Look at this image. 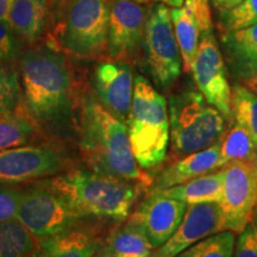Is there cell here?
Wrapping results in <instances>:
<instances>
[{
  "mask_svg": "<svg viewBox=\"0 0 257 257\" xmlns=\"http://www.w3.org/2000/svg\"><path fill=\"white\" fill-rule=\"evenodd\" d=\"M17 64L24 113L42 133L66 135L74 123L75 92L63 54L34 46L22 53Z\"/></svg>",
  "mask_w": 257,
  "mask_h": 257,
  "instance_id": "1",
  "label": "cell"
},
{
  "mask_svg": "<svg viewBox=\"0 0 257 257\" xmlns=\"http://www.w3.org/2000/svg\"><path fill=\"white\" fill-rule=\"evenodd\" d=\"M79 149L88 168L100 174L152 186L153 179L137 165L124 121L106 110L94 94L76 95Z\"/></svg>",
  "mask_w": 257,
  "mask_h": 257,
  "instance_id": "2",
  "label": "cell"
},
{
  "mask_svg": "<svg viewBox=\"0 0 257 257\" xmlns=\"http://www.w3.org/2000/svg\"><path fill=\"white\" fill-rule=\"evenodd\" d=\"M42 184L59 193L83 218L117 221L130 216L146 188L138 182L80 169L51 176Z\"/></svg>",
  "mask_w": 257,
  "mask_h": 257,
  "instance_id": "3",
  "label": "cell"
},
{
  "mask_svg": "<svg viewBox=\"0 0 257 257\" xmlns=\"http://www.w3.org/2000/svg\"><path fill=\"white\" fill-rule=\"evenodd\" d=\"M131 148L141 169L159 167L169 146V114L166 98L149 80L135 78L133 102L126 119Z\"/></svg>",
  "mask_w": 257,
  "mask_h": 257,
  "instance_id": "4",
  "label": "cell"
},
{
  "mask_svg": "<svg viewBox=\"0 0 257 257\" xmlns=\"http://www.w3.org/2000/svg\"><path fill=\"white\" fill-rule=\"evenodd\" d=\"M111 0H66L50 29L63 53L79 60L107 56Z\"/></svg>",
  "mask_w": 257,
  "mask_h": 257,
  "instance_id": "5",
  "label": "cell"
},
{
  "mask_svg": "<svg viewBox=\"0 0 257 257\" xmlns=\"http://www.w3.org/2000/svg\"><path fill=\"white\" fill-rule=\"evenodd\" d=\"M168 114L169 141L179 159L220 144L226 134V117L194 89L170 95Z\"/></svg>",
  "mask_w": 257,
  "mask_h": 257,
  "instance_id": "6",
  "label": "cell"
},
{
  "mask_svg": "<svg viewBox=\"0 0 257 257\" xmlns=\"http://www.w3.org/2000/svg\"><path fill=\"white\" fill-rule=\"evenodd\" d=\"M144 62L161 88L172 86L182 72V59L168 6L157 3L148 10L143 37Z\"/></svg>",
  "mask_w": 257,
  "mask_h": 257,
  "instance_id": "7",
  "label": "cell"
},
{
  "mask_svg": "<svg viewBox=\"0 0 257 257\" xmlns=\"http://www.w3.org/2000/svg\"><path fill=\"white\" fill-rule=\"evenodd\" d=\"M82 219L66 199L42 182L24 189L17 220L38 242L69 229Z\"/></svg>",
  "mask_w": 257,
  "mask_h": 257,
  "instance_id": "8",
  "label": "cell"
},
{
  "mask_svg": "<svg viewBox=\"0 0 257 257\" xmlns=\"http://www.w3.org/2000/svg\"><path fill=\"white\" fill-rule=\"evenodd\" d=\"M220 207L224 231L240 233L257 210V170L250 162L236 161L221 168Z\"/></svg>",
  "mask_w": 257,
  "mask_h": 257,
  "instance_id": "9",
  "label": "cell"
},
{
  "mask_svg": "<svg viewBox=\"0 0 257 257\" xmlns=\"http://www.w3.org/2000/svg\"><path fill=\"white\" fill-rule=\"evenodd\" d=\"M69 161L50 146H24L0 150V186H14L59 175Z\"/></svg>",
  "mask_w": 257,
  "mask_h": 257,
  "instance_id": "10",
  "label": "cell"
},
{
  "mask_svg": "<svg viewBox=\"0 0 257 257\" xmlns=\"http://www.w3.org/2000/svg\"><path fill=\"white\" fill-rule=\"evenodd\" d=\"M191 72L198 91L208 104L231 117V93L227 68L213 30L201 32L200 43Z\"/></svg>",
  "mask_w": 257,
  "mask_h": 257,
  "instance_id": "11",
  "label": "cell"
},
{
  "mask_svg": "<svg viewBox=\"0 0 257 257\" xmlns=\"http://www.w3.org/2000/svg\"><path fill=\"white\" fill-rule=\"evenodd\" d=\"M148 10L131 0H111L107 60L133 64L143 49Z\"/></svg>",
  "mask_w": 257,
  "mask_h": 257,
  "instance_id": "12",
  "label": "cell"
},
{
  "mask_svg": "<svg viewBox=\"0 0 257 257\" xmlns=\"http://www.w3.org/2000/svg\"><path fill=\"white\" fill-rule=\"evenodd\" d=\"M220 231H224V226L219 202L187 205L181 224L165 244L155 249L153 257H175L199 240Z\"/></svg>",
  "mask_w": 257,
  "mask_h": 257,
  "instance_id": "13",
  "label": "cell"
},
{
  "mask_svg": "<svg viewBox=\"0 0 257 257\" xmlns=\"http://www.w3.org/2000/svg\"><path fill=\"white\" fill-rule=\"evenodd\" d=\"M135 79L131 64L121 61H102L93 73L95 98L112 114L126 121L133 102Z\"/></svg>",
  "mask_w": 257,
  "mask_h": 257,
  "instance_id": "14",
  "label": "cell"
},
{
  "mask_svg": "<svg viewBox=\"0 0 257 257\" xmlns=\"http://www.w3.org/2000/svg\"><path fill=\"white\" fill-rule=\"evenodd\" d=\"M187 204L156 193L138 205L128 221L144 231L154 248H160L168 240L181 224Z\"/></svg>",
  "mask_w": 257,
  "mask_h": 257,
  "instance_id": "15",
  "label": "cell"
},
{
  "mask_svg": "<svg viewBox=\"0 0 257 257\" xmlns=\"http://www.w3.org/2000/svg\"><path fill=\"white\" fill-rule=\"evenodd\" d=\"M223 167L220 144L182 156L161 170L155 181H153L149 194H155L167 188L185 184L189 180L216 172Z\"/></svg>",
  "mask_w": 257,
  "mask_h": 257,
  "instance_id": "16",
  "label": "cell"
},
{
  "mask_svg": "<svg viewBox=\"0 0 257 257\" xmlns=\"http://www.w3.org/2000/svg\"><path fill=\"white\" fill-rule=\"evenodd\" d=\"M104 239L99 231L81 221L62 232L41 240L31 257H92Z\"/></svg>",
  "mask_w": 257,
  "mask_h": 257,
  "instance_id": "17",
  "label": "cell"
},
{
  "mask_svg": "<svg viewBox=\"0 0 257 257\" xmlns=\"http://www.w3.org/2000/svg\"><path fill=\"white\" fill-rule=\"evenodd\" d=\"M53 22L50 0H14L8 23L22 44L37 43L47 34Z\"/></svg>",
  "mask_w": 257,
  "mask_h": 257,
  "instance_id": "18",
  "label": "cell"
},
{
  "mask_svg": "<svg viewBox=\"0 0 257 257\" xmlns=\"http://www.w3.org/2000/svg\"><path fill=\"white\" fill-rule=\"evenodd\" d=\"M225 63L240 83L257 75V23L239 30L220 32Z\"/></svg>",
  "mask_w": 257,
  "mask_h": 257,
  "instance_id": "19",
  "label": "cell"
},
{
  "mask_svg": "<svg viewBox=\"0 0 257 257\" xmlns=\"http://www.w3.org/2000/svg\"><path fill=\"white\" fill-rule=\"evenodd\" d=\"M102 248L107 257H153L155 251L144 231L128 220L108 233Z\"/></svg>",
  "mask_w": 257,
  "mask_h": 257,
  "instance_id": "20",
  "label": "cell"
},
{
  "mask_svg": "<svg viewBox=\"0 0 257 257\" xmlns=\"http://www.w3.org/2000/svg\"><path fill=\"white\" fill-rule=\"evenodd\" d=\"M223 192V172H212L198 176L185 184L167 188L159 193L187 205L200 202H220ZM156 194V193H155Z\"/></svg>",
  "mask_w": 257,
  "mask_h": 257,
  "instance_id": "21",
  "label": "cell"
},
{
  "mask_svg": "<svg viewBox=\"0 0 257 257\" xmlns=\"http://www.w3.org/2000/svg\"><path fill=\"white\" fill-rule=\"evenodd\" d=\"M176 42L182 59V69L191 72L200 43L201 30L197 19L186 6L170 10Z\"/></svg>",
  "mask_w": 257,
  "mask_h": 257,
  "instance_id": "22",
  "label": "cell"
},
{
  "mask_svg": "<svg viewBox=\"0 0 257 257\" xmlns=\"http://www.w3.org/2000/svg\"><path fill=\"white\" fill-rule=\"evenodd\" d=\"M38 130L23 111L0 113V150L30 146L38 140Z\"/></svg>",
  "mask_w": 257,
  "mask_h": 257,
  "instance_id": "23",
  "label": "cell"
},
{
  "mask_svg": "<svg viewBox=\"0 0 257 257\" xmlns=\"http://www.w3.org/2000/svg\"><path fill=\"white\" fill-rule=\"evenodd\" d=\"M38 244L17 219L0 223V257H31Z\"/></svg>",
  "mask_w": 257,
  "mask_h": 257,
  "instance_id": "24",
  "label": "cell"
},
{
  "mask_svg": "<svg viewBox=\"0 0 257 257\" xmlns=\"http://www.w3.org/2000/svg\"><path fill=\"white\" fill-rule=\"evenodd\" d=\"M257 150V144L248 130L237 121L225 134L220 143V154L224 166L236 161L250 162Z\"/></svg>",
  "mask_w": 257,
  "mask_h": 257,
  "instance_id": "25",
  "label": "cell"
},
{
  "mask_svg": "<svg viewBox=\"0 0 257 257\" xmlns=\"http://www.w3.org/2000/svg\"><path fill=\"white\" fill-rule=\"evenodd\" d=\"M231 117L243 125L257 144V93L236 83L231 93Z\"/></svg>",
  "mask_w": 257,
  "mask_h": 257,
  "instance_id": "26",
  "label": "cell"
},
{
  "mask_svg": "<svg viewBox=\"0 0 257 257\" xmlns=\"http://www.w3.org/2000/svg\"><path fill=\"white\" fill-rule=\"evenodd\" d=\"M236 237L231 231L208 236L185 249L175 257H233Z\"/></svg>",
  "mask_w": 257,
  "mask_h": 257,
  "instance_id": "27",
  "label": "cell"
},
{
  "mask_svg": "<svg viewBox=\"0 0 257 257\" xmlns=\"http://www.w3.org/2000/svg\"><path fill=\"white\" fill-rule=\"evenodd\" d=\"M23 111L22 88L15 64L0 63V113Z\"/></svg>",
  "mask_w": 257,
  "mask_h": 257,
  "instance_id": "28",
  "label": "cell"
},
{
  "mask_svg": "<svg viewBox=\"0 0 257 257\" xmlns=\"http://www.w3.org/2000/svg\"><path fill=\"white\" fill-rule=\"evenodd\" d=\"M220 32L239 30L257 23V0H243L226 14L217 17Z\"/></svg>",
  "mask_w": 257,
  "mask_h": 257,
  "instance_id": "29",
  "label": "cell"
},
{
  "mask_svg": "<svg viewBox=\"0 0 257 257\" xmlns=\"http://www.w3.org/2000/svg\"><path fill=\"white\" fill-rule=\"evenodd\" d=\"M22 53V43L8 22L0 21V63H18Z\"/></svg>",
  "mask_w": 257,
  "mask_h": 257,
  "instance_id": "30",
  "label": "cell"
},
{
  "mask_svg": "<svg viewBox=\"0 0 257 257\" xmlns=\"http://www.w3.org/2000/svg\"><path fill=\"white\" fill-rule=\"evenodd\" d=\"M24 189L0 186V223L17 219Z\"/></svg>",
  "mask_w": 257,
  "mask_h": 257,
  "instance_id": "31",
  "label": "cell"
},
{
  "mask_svg": "<svg viewBox=\"0 0 257 257\" xmlns=\"http://www.w3.org/2000/svg\"><path fill=\"white\" fill-rule=\"evenodd\" d=\"M233 257H257V210L239 233L238 240L234 244Z\"/></svg>",
  "mask_w": 257,
  "mask_h": 257,
  "instance_id": "32",
  "label": "cell"
},
{
  "mask_svg": "<svg viewBox=\"0 0 257 257\" xmlns=\"http://www.w3.org/2000/svg\"><path fill=\"white\" fill-rule=\"evenodd\" d=\"M185 6L197 19L201 32L211 30L212 19L210 5L205 4L204 0H185Z\"/></svg>",
  "mask_w": 257,
  "mask_h": 257,
  "instance_id": "33",
  "label": "cell"
},
{
  "mask_svg": "<svg viewBox=\"0 0 257 257\" xmlns=\"http://www.w3.org/2000/svg\"><path fill=\"white\" fill-rule=\"evenodd\" d=\"M242 2L243 0H211V4L213 6L217 17H219V16L226 14L227 11L236 8Z\"/></svg>",
  "mask_w": 257,
  "mask_h": 257,
  "instance_id": "34",
  "label": "cell"
},
{
  "mask_svg": "<svg viewBox=\"0 0 257 257\" xmlns=\"http://www.w3.org/2000/svg\"><path fill=\"white\" fill-rule=\"evenodd\" d=\"M12 3H14V0H0V21L8 22Z\"/></svg>",
  "mask_w": 257,
  "mask_h": 257,
  "instance_id": "35",
  "label": "cell"
},
{
  "mask_svg": "<svg viewBox=\"0 0 257 257\" xmlns=\"http://www.w3.org/2000/svg\"><path fill=\"white\" fill-rule=\"evenodd\" d=\"M154 2L160 3V4H165L166 6H168V8L176 9L184 6L185 0H154Z\"/></svg>",
  "mask_w": 257,
  "mask_h": 257,
  "instance_id": "36",
  "label": "cell"
},
{
  "mask_svg": "<svg viewBox=\"0 0 257 257\" xmlns=\"http://www.w3.org/2000/svg\"><path fill=\"white\" fill-rule=\"evenodd\" d=\"M242 83H243V85H245L246 87H249L250 89H252L253 92L257 93V75L252 76L251 79L246 80V81H244Z\"/></svg>",
  "mask_w": 257,
  "mask_h": 257,
  "instance_id": "37",
  "label": "cell"
},
{
  "mask_svg": "<svg viewBox=\"0 0 257 257\" xmlns=\"http://www.w3.org/2000/svg\"><path fill=\"white\" fill-rule=\"evenodd\" d=\"M50 3H51V9H53V17H54L56 12L60 10L61 6L66 3V0H50Z\"/></svg>",
  "mask_w": 257,
  "mask_h": 257,
  "instance_id": "38",
  "label": "cell"
},
{
  "mask_svg": "<svg viewBox=\"0 0 257 257\" xmlns=\"http://www.w3.org/2000/svg\"><path fill=\"white\" fill-rule=\"evenodd\" d=\"M92 257H107V255H106L105 250H104V248H102V245H101V248L99 249L98 251H96Z\"/></svg>",
  "mask_w": 257,
  "mask_h": 257,
  "instance_id": "39",
  "label": "cell"
},
{
  "mask_svg": "<svg viewBox=\"0 0 257 257\" xmlns=\"http://www.w3.org/2000/svg\"><path fill=\"white\" fill-rule=\"evenodd\" d=\"M250 163H251V165L255 167V169L257 170V150H256V153H255V155L252 156V159H251V161H250Z\"/></svg>",
  "mask_w": 257,
  "mask_h": 257,
  "instance_id": "40",
  "label": "cell"
},
{
  "mask_svg": "<svg viewBox=\"0 0 257 257\" xmlns=\"http://www.w3.org/2000/svg\"><path fill=\"white\" fill-rule=\"evenodd\" d=\"M131 2H134V3H137V4H141V5H143V4H149V3L152 2V0H131Z\"/></svg>",
  "mask_w": 257,
  "mask_h": 257,
  "instance_id": "41",
  "label": "cell"
},
{
  "mask_svg": "<svg viewBox=\"0 0 257 257\" xmlns=\"http://www.w3.org/2000/svg\"><path fill=\"white\" fill-rule=\"evenodd\" d=\"M205 2V4H207V5H210V0H204Z\"/></svg>",
  "mask_w": 257,
  "mask_h": 257,
  "instance_id": "42",
  "label": "cell"
}]
</instances>
